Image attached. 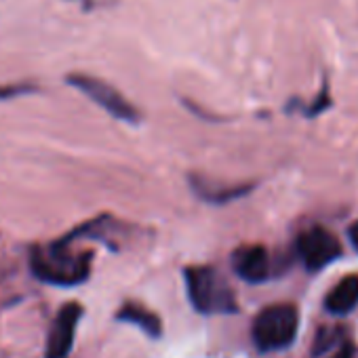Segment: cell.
I'll return each mask as SVG.
<instances>
[{
    "label": "cell",
    "instance_id": "cell-3",
    "mask_svg": "<svg viewBox=\"0 0 358 358\" xmlns=\"http://www.w3.org/2000/svg\"><path fill=\"white\" fill-rule=\"evenodd\" d=\"M297 327V308L291 303H274L264 308L253 320V339L264 352L282 350L295 341Z\"/></svg>",
    "mask_w": 358,
    "mask_h": 358
},
{
    "label": "cell",
    "instance_id": "cell-7",
    "mask_svg": "<svg viewBox=\"0 0 358 358\" xmlns=\"http://www.w3.org/2000/svg\"><path fill=\"white\" fill-rule=\"evenodd\" d=\"M232 268L234 272L251 285L264 282L272 274L270 253L262 245H247L232 253Z\"/></svg>",
    "mask_w": 358,
    "mask_h": 358
},
{
    "label": "cell",
    "instance_id": "cell-5",
    "mask_svg": "<svg viewBox=\"0 0 358 358\" xmlns=\"http://www.w3.org/2000/svg\"><path fill=\"white\" fill-rule=\"evenodd\" d=\"M297 255L310 272L322 270L341 255V245L333 232L327 228H310L297 238Z\"/></svg>",
    "mask_w": 358,
    "mask_h": 358
},
{
    "label": "cell",
    "instance_id": "cell-11",
    "mask_svg": "<svg viewBox=\"0 0 358 358\" xmlns=\"http://www.w3.org/2000/svg\"><path fill=\"white\" fill-rule=\"evenodd\" d=\"M36 91V85L30 83H17V85H0V99H11V97H20L26 93Z\"/></svg>",
    "mask_w": 358,
    "mask_h": 358
},
{
    "label": "cell",
    "instance_id": "cell-9",
    "mask_svg": "<svg viewBox=\"0 0 358 358\" xmlns=\"http://www.w3.org/2000/svg\"><path fill=\"white\" fill-rule=\"evenodd\" d=\"M356 306H358V274H348L327 293L324 308L331 314L343 316L352 312Z\"/></svg>",
    "mask_w": 358,
    "mask_h": 358
},
{
    "label": "cell",
    "instance_id": "cell-2",
    "mask_svg": "<svg viewBox=\"0 0 358 358\" xmlns=\"http://www.w3.org/2000/svg\"><path fill=\"white\" fill-rule=\"evenodd\" d=\"M186 289L192 306L203 314L236 312V295L228 280L211 266H192L186 272Z\"/></svg>",
    "mask_w": 358,
    "mask_h": 358
},
{
    "label": "cell",
    "instance_id": "cell-8",
    "mask_svg": "<svg viewBox=\"0 0 358 358\" xmlns=\"http://www.w3.org/2000/svg\"><path fill=\"white\" fill-rule=\"evenodd\" d=\"M190 186L203 201L213 203V205L230 203L253 190V184H220L203 175H190Z\"/></svg>",
    "mask_w": 358,
    "mask_h": 358
},
{
    "label": "cell",
    "instance_id": "cell-10",
    "mask_svg": "<svg viewBox=\"0 0 358 358\" xmlns=\"http://www.w3.org/2000/svg\"><path fill=\"white\" fill-rule=\"evenodd\" d=\"M118 320H124V322H131V324H137L141 331H145L148 335L152 337H158L160 331H162V324H160V318L145 310L143 306H137V303H127L118 310Z\"/></svg>",
    "mask_w": 358,
    "mask_h": 358
},
{
    "label": "cell",
    "instance_id": "cell-13",
    "mask_svg": "<svg viewBox=\"0 0 358 358\" xmlns=\"http://www.w3.org/2000/svg\"><path fill=\"white\" fill-rule=\"evenodd\" d=\"M348 236H350V241H352L354 249L358 251V222H354V224L350 226V230H348Z\"/></svg>",
    "mask_w": 358,
    "mask_h": 358
},
{
    "label": "cell",
    "instance_id": "cell-12",
    "mask_svg": "<svg viewBox=\"0 0 358 358\" xmlns=\"http://www.w3.org/2000/svg\"><path fill=\"white\" fill-rule=\"evenodd\" d=\"M333 358H354V345H352L350 341H345V343L337 350V354H335Z\"/></svg>",
    "mask_w": 358,
    "mask_h": 358
},
{
    "label": "cell",
    "instance_id": "cell-6",
    "mask_svg": "<svg viewBox=\"0 0 358 358\" xmlns=\"http://www.w3.org/2000/svg\"><path fill=\"white\" fill-rule=\"evenodd\" d=\"M80 316H83V308L78 303H66L59 310L47 339V358H66L70 354Z\"/></svg>",
    "mask_w": 358,
    "mask_h": 358
},
{
    "label": "cell",
    "instance_id": "cell-4",
    "mask_svg": "<svg viewBox=\"0 0 358 358\" xmlns=\"http://www.w3.org/2000/svg\"><path fill=\"white\" fill-rule=\"evenodd\" d=\"M66 80L78 89L83 95H87L89 99H93L99 108H103L110 116L124 120V122H137L139 120V110L120 93L116 91L110 83L83 74V72H72L66 76Z\"/></svg>",
    "mask_w": 358,
    "mask_h": 358
},
{
    "label": "cell",
    "instance_id": "cell-1",
    "mask_svg": "<svg viewBox=\"0 0 358 358\" xmlns=\"http://www.w3.org/2000/svg\"><path fill=\"white\" fill-rule=\"evenodd\" d=\"M72 245L66 238H59L51 245L32 247L30 266L32 272L53 285H78L89 276L91 270V251L72 253Z\"/></svg>",
    "mask_w": 358,
    "mask_h": 358
}]
</instances>
